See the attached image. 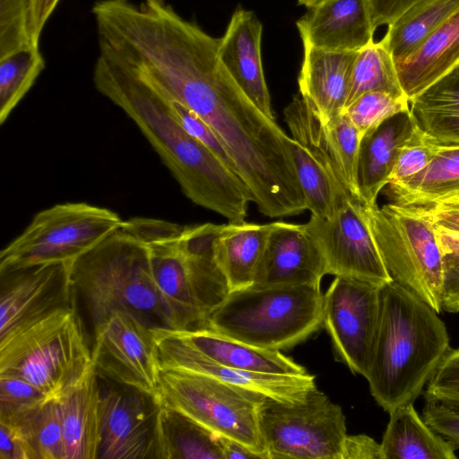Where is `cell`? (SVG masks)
Segmentation results:
<instances>
[{"instance_id":"cell-1","label":"cell","mask_w":459,"mask_h":459,"mask_svg":"<svg viewBox=\"0 0 459 459\" xmlns=\"http://www.w3.org/2000/svg\"><path fill=\"white\" fill-rule=\"evenodd\" d=\"M92 81L136 125L188 199L229 222L245 221L251 202L247 186L180 126L159 90L102 53L94 64Z\"/></svg>"},{"instance_id":"cell-2","label":"cell","mask_w":459,"mask_h":459,"mask_svg":"<svg viewBox=\"0 0 459 459\" xmlns=\"http://www.w3.org/2000/svg\"><path fill=\"white\" fill-rule=\"evenodd\" d=\"M437 312L395 281L380 287L377 331L365 378L388 413L413 403L450 351Z\"/></svg>"},{"instance_id":"cell-3","label":"cell","mask_w":459,"mask_h":459,"mask_svg":"<svg viewBox=\"0 0 459 459\" xmlns=\"http://www.w3.org/2000/svg\"><path fill=\"white\" fill-rule=\"evenodd\" d=\"M222 226L180 225L146 217L123 222L121 228L148 250L157 293L172 330L198 326L230 293L213 254Z\"/></svg>"},{"instance_id":"cell-4","label":"cell","mask_w":459,"mask_h":459,"mask_svg":"<svg viewBox=\"0 0 459 459\" xmlns=\"http://www.w3.org/2000/svg\"><path fill=\"white\" fill-rule=\"evenodd\" d=\"M71 280L93 327L121 311L152 329H172L148 250L122 228L72 264Z\"/></svg>"},{"instance_id":"cell-5","label":"cell","mask_w":459,"mask_h":459,"mask_svg":"<svg viewBox=\"0 0 459 459\" xmlns=\"http://www.w3.org/2000/svg\"><path fill=\"white\" fill-rule=\"evenodd\" d=\"M323 299L320 283L248 287L230 291L196 327L257 347L286 350L323 326Z\"/></svg>"},{"instance_id":"cell-6","label":"cell","mask_w":459,"mask_h":459,"mask_svg":"<svg viewBox=\"0 0 459 459\" xmlns=\"http://www.w3.org/2000/svg\"><path fill=\"white\" fill-rule=\"evenodd\" d=\"M76 307L58 309L0 338V375L31 383L58 399L92 368Z\"/></svg>"},{"instance_id":"cell-7","label":"cell","mask_w":459,"mask_h":459,"mask_svg":"<svg viewBox=\"0 0 459 459\" xmlns=\"http://www.w3.org/2000/svg\"><path fill=\"white\" fill-rule=\"evenodd\" d=\"M361 212L392 279L440 313L443 253L425 208L363 204Z\"/></svg>"},{"instance_id":"cell-8","label":"cell","mask_w":459,"mask_h":459,"mask_svg":"<svg viewBox=\"0 0 459 459\" xmlns=\"http://www.w3.org/2000/svg\"><path fill=\"white\" fill-rule=\"evenodd\" d=\"M114 211L87 203L57 204L37 212L0 252V273L67 263L91 250L123 225Z\"/></svg>"},{"instance_id":"cell-9","label":"cell","mask_w":459,"mask_h":459,"mask_svg":"<svg viewBox=\"0 0 459 459\" xmlns=\"http://www.w3.org/2000/svg\"><path fill=\"white\" fill-rule=\"evenodd\" d=\"M156 397L160 406L178 410L216 435L244 445L261 459H269L258 420L259 406L267 397L174 368H160Z\"/></svg>"},{"instance_id":"cell-10","label":"cell","mask_w":459,"mask_h":459,"mask_svg":"<svg viewBox=\"0 0 459 459\" xmlns=\"http://www.w3.org/2000/svg\"><path fill=\"white\" fill-rule=\"evenodd\" d=\"M258 420L269 459H341L345 415L316 385L299 403L265 398Z\"/></svg>"},{"instance_id":"cell-11","label":"cell","mask_w":459,"mask_h":459,"mask_svg":"<svg viewBox=\"0 0 459 459\" xmlns=\"http://www.w3.org/2000/svg\"><path fill=\"white\" fill-rule=\"evenodd\" d=\"M361 200H344L328 218L310 216L305 229L318 247L325 273L382 286L393 281L364 221Z\"/></svg>"},{"instance_id":"cell-12","label":"cell","mask_w":459,"mask_h":459,"mask_svg":"<svg viewBox=\"0 0 459 459\" xmlns=\"http://www.w3.org/2000/svg\"><path fill=\"white\" fill-rule=\"evenodd\" d=\"M380 287L335 276L323 299V326L337 357L353 374L366 376L380 309Z\"/></svg>"},{"instance_id":"cell-13","label":"cell","mask_w":459,"mask_h":459,"mask_svg":"<svg viewBox=\"0 0 459 459\" xmlns=\"http://www.w3.org/2000/svg\"><path fill=\"white\" fill-rule=\"evenodd\" d=\"M92 363L98 376L155 395L160 363L152 329L117 311L94 326Z\"/></svg>"},{"instance_id":"cell-14","label":"cell","mask_w":459,"mask_h":459,"mask_svg":"<svg viewBox=\"0 0 459 459\" xmlns=\"http://www.w3.org/2000/svg\"><path fill=\"white\" fill-rule=\"evenodd\" d=\"M160 404L155 395L120 385L101 392L98 458L156 459Z\"/></svg>"},{"instance_id":"cell-15","label":"cell","mask_w":459,"mask_h":459,"mask_svg":"<svg viewBox=\"0 0 459 459\" xmlns=\"http://www.w3.org/2000/svg\"><path fill=\"white\" fill-rule=\"evenodd\" d=\"M160 368L181 369L286 403L301 402L316 386L315 376H281L243 371L222 365L178 336L172 329H152Z\"/></svg>"},{"instance_id":"cell-16","label":"cell","mask_w":459,"mask_h":459,"mask_svg":"<svg viewBox=\"0 0 459 459\" xmlns=\"http://www.w3.org/2000/svg\"><path fill=\"white\" fill-rule=\"evenodd\" d=\"M71 266L48 264L0 273V338L58 309L76 307Z\"/></svg>"},{"instance_id":"cell-17","label":"cell","mask_w":459,"mask_h":459,"mask_svg":"<svg viewBox=\"0 0 459 459\" xmlns=\"http://www.w3.org/2000/svg\"><path fill=\"white\" fill-rule=\"evenodd\" d=\"M325 274L322 255L304 224L274 221L251 287L317 284Z\"/></svg>"},{"instance_id":"cell-18","label":"cell","mask_w":459,"mask_h":459,"mask_svg":"<svg viewBox=\"0 0 459 459\" xmlns=\"http://www.w3.org/2000/svg\"><path fill=\"white\" fill-rule=\"evenodd\" d=\"M263 25L252 11L238 7L219 41V56L238 86L267 117L275 120L264 78L261 43Z\"/></svg>"},{"instance_id":"cell-19","label":"cell","mask_w":459,"mask_h":459,"mask_svg":"<svg viewBox=\"0 0 459 459\" xmlns=\"http://www.w3.org/2000/svg\"><path fill=\"white\" fill-rule=\"evenodd\" d=\"M302 45L299 94L323 126L327 128L345 108L358 51H327L306 42Z\"/></svg>"},{"instance_id":"cell-20","label":"cell","mask_w":459,"mask_h":459,"mask_svg":"<svg viewBox=\"0 0 459 459\" xmlns=\"http://www.w3.org/2000/svg\"><path fill=\"white\" fill-rule=\"evenodd\" d=\"M302 42L327 51H359L374 40L368 0H327L297 22Z\"/></svg>"},{"instance_id":"cell-21","label":"cell","mask_w":459,"mask_h":459,"mask_svg":"<svg viewBox=\"0 0 459 459\" xmlns=\"http://www.w3.org/2000/svg\"><path fill=\"white\" fill-rule=\"evenodd\" d=\"M418 129L408 109L387 118L363 135L357 181L361 200L366 205L377 204V196L389 183L401 152Z\"/></svg>"},{"instance_id":"cell-22","label":"cell","mask_w":459,"mask_h":459,"mask_svg":"<svg viewBox=\"0 0 459 459\" xmlns=\"http://www.w3.org/2000/svg\"><path fill=\"white\" fill-rule=\"evenodd\" d=\"M94 366L58 398L65 459L98 458L100 443L101 390Z\"/></svg>"},{"instance_id":"cell-23","label":"cell","mask_w":459,"mask_h":459,"mask_svg":"<svg viewBox=\"0 0 459 459\" xmlns=\"http://www.w3.org/2000/svg\"><path fill=\"white\" fill-rule=\"evenodd\" d=\"M173 331L206 356L232 368L281 376L308 374L280 351L257 347L203 327Z\"/></svg>"},{"instance_id":"cell-24","label":"cell","mask_w":459,"mask_h":459,"mask_svg":"<svg viewBox=\"0 0 459 459\" xmlns=\"http://www.w3.org/2000/svg\"><path fill=\"white\" fill-rule=\"evenodd\" d=\"M458 65L459 10L395 67L402 90L411 100Z\"/></svg>"},{"instance_id":"cell-25","label":"cell","mask_w":459,"mask_h":459,"mask_svg":"<svg viewBox=\"0 0 459 459\" xmlns=\"http://www.w3.org/2000/svg\"><path fill=\"white\" fill-rule=\"evenodd\" d=\"M274 222L223 224L213 254L230 291L251 287Z\"/></svg>"},{"instance_id":"cell-26","label":"cell","mask_w":459,"mask_h":459,"mask_svg":"<svg viewBox=\"0 0 459 459\" xmlns=\"http://www.w3.org/2000/svg\"><path fill=\"white\" fill-rule=\"evenodd\" d=\"M383 436V459H455V449L419 416L413 403L389 412Z\"/></svg>"},{"instance_id":"cell-27","label":"cell","mask_w":459,"mask_h":459,"mask_svg":"<svg viewBox=\"0 0 459 459\" xmlns=\"http://www.w3.org/2000/svg\"><path fill=\"white\" fill-rule=\"evenodd\" d=\"M390 203L426 206L459 195V144H441L422 170L386 185Z\"/></svg>"},{"instance_id":"cell-28","label":"cell","mask_w":459,"mask_h":459,"mask_svg":"<svg viewBox=\"0 0 459 459\" xmlns=\"http://www.w3.org/2000/svg\"><path fill=\"white\" fill-rule=\"evenodd\" d=\"M426 134L441 144H459V65L410 100Z\"/></svg>"},{"instance_id":"cell-29","label":"cell","mask_w":459,"mask_h":459,"mask_svg":"<svg viewBox=\"0 0 459 459\" xmlns=\"http://www.w3.org/2000/svg\"><path fill=\"white\" fill-rule=\"evenodd\" d=\"M156 459H223L219 437L185 413L160 406Z\"/></svg>"},{"instance_id":"cell-30","label":"cell","mask_w":459,"mask_h":459,"mask_svg":"<svg viewBox=\"0 0 459 459\" xmlns=\"http://www.w3.org/2000/svg\"><path fill=\"white\" fill-rule=\"evenodd\" d=\"M457 10L459 0H418L390 24L381 39L394 63L411 56Z\"/></svg>"},{"instance_id":"cell-31","label":"cell","mask_w":459,"mask_h":459,"mask_svg":"<svg viewBox=\"0 0 459 459\" xmlns=\"http://www.w3.org/2000/svg\"><path fill=\"white\" fill-rule=\"evenodd\" d=\"M291 152L306 210L311 215L328 218L344 200L353 198L337 186L309 150L294 139Z\"/></svg>"},{"instance_id":"cell-32","label":"cell","mask_w":459,"mask_h":459,"mask_svg":"<svg viewBox=\"0 0 459 459\" xmlns=\"http://www.w3.org/2000/svg\"><path fill=\"white\" fill-rule=\"evenodd\" d=\"M375 91L405 95L394 60L381 40H372L357 52L345 108L362 94Z\"/></svg>"},{"instance_id":"cell-33","label":"cell","mask_w":459,"mask_h":459,"mask_svg":"<svg viewBox=\"0 0 459 459\" xmlns=\"http://www.w3.org/2000/svg\"><path fill=\"white\" fill-rule=\"evenodd\" d=\"M45 59L39 46L0 58V124L30 90L45 68Z\"/></svg>"},{"instance_id":"cell-34","label":"cell","mask_w":459,"mask_h":459,"mask_svg":"<svg viewBox=\"0 0 459 459\" xmlns=\"http://www.w3.org/2000/svg\"><path fill=\"white\" fill-rule=\"evenodd\" d=\"M16 425L30 446L35 459H65L58 400L50 398Z\"/></svg>"},{"instance_id":"cell-35","label":"cell","mask_w":459,"mask_h":459,"mask_svg":"<svg viewBox=\"0 0 459 459\" xmlns=\"http://www.w3.org/2000/svg\"><path fill=\"white\" fill-rule=\"evenodd\" d=\"M410 109V100L405 95L385 91H368L345 108L346 115L361 136L378 126L387 118Z\"/></svg>"},{"instance_id":"cell-36","label":"cell","mask_w":459,"mask_h":459,"mask_svg":"<svg viewBox=\"0 0 459 459\" xmlns=\"http://www.w3.org/2000/svg\"><path fill=\"white\" fill-rule=\"evenodd\" d=\"M325 131L350 192L361 200L357 181L361 134L344 114L325 128Z\"/></svg>"},{"instance_id":"cell-37","label":"cell","mask_w":459,"mask_h":459,"mask_svg":"<svg viewBox=\"0 0 459 459\" xmlns=\"http://www.w3.org/2000/svg\"><path fill=\"white\" fill-rule=\"evenodd\" d=\"M33 46L30 0H0V58Z\"/></svg>"},{"instance_id":"cell-38","label":"cell","mask_w":459,"mask_h":459,"mask_svg":"<svg viewBox=\"0 0 459 459\" xmlns=\"http://www.w3.org/2000/svg\"><path fill=\"white\" fill-rule=\"evenodd\" d=\"M48 399L44 392L25 379L0 375V421L16 424Z\"/></svg>"},{"instance_id":"cell-39","label":"cell","mask_w":459,"mask_h":459,"mask_svg":"<svg viewBox=\"0 0 459 459\" xmlns=\"http://www.w3.org/2000/svg\"><path fill=\"white\" fill-rule=\"evenodd\" d=\"M440 145L419 128L401 152L388 184L403 181L422 170L437 154Z\"/></svg>"},{"instance_id":"cell-40","label":"cell","mask_w":459,"mask_h":459,"mask_svg":"<svg viewBox=\"0 0 459 459\" xmlns=\"http://www.w3.org/2000/svg\"><path fill=\"white\" fill-rule=\"evenodd\" d=\"M425 398L459 411V348L443 358L427 384Z\"/></svg>"},{"instance_id":"cell-41","label":"cell","mask_w":459,"mask_h":459,"mask_svg":"<svg viewBox=\"0 0 459 459\" xmlns=\"http://www.w3.org/2000/svg\"><path fill=\"white\" fill-rule=\"evenodd\" d=\"M167 100L170 111L180 126L241 178L236 162L212 129L194 111L169 98Z\"/></svg>"},{"instance_id":"cell-42","label":"cell","mask_w":459,"mask_h":459,"mask_svg":"<svg viewBox=\"0 0 459 459\" xmlns=\"http://www.w3.org/2000/svg\"><path fill=\"white\" fill-rule=\"evenodd\" d=\"M425 399L423 420L432 430L448 441L455 450L459 449V411L437 401Z\"/></svg>"},{"instance_id":"cell-43","label":"cell","mask_w":459,"mask_h":459,"mask_svg":"<svg viewBox=\"0 0 459 459\" xmlns=\"http://www.w3.org/2000/svg\"><path fill=\"white\" fill-rule=\"evenodd\" d=\"M442 253V309L450 313H457L459 312V255Z\"/></svg>"},{"instance_id":"cell-44","label":"cell","mask_w":459,"mask_h":459,"mask_svg":"<svg viewBox=\"0 0 459 459\" xmlns=\"http://www.w3.org/2000/svg\"><path fill=\"white\" fill-rule=\"evenodd\" d=\"M0 459H35L16 424L0 421Z\"/></svg>"},{"instance_id":"cell-45","label":"cell","mask_w":459,"mask_h":459,"mask_svg":"<svg viewBox=\"0 0 459 459\" xmlns=\"http://www.w3.org/2000/svg\"><path fill=\"white\" fill-rule=\"evenodd\" d=\"M341 459H383L381 445L364 434L347 435Z\"/></svg>"},{"instance_id":"cell-46","label":"cell","mask_w":459,"mask_h":459,"mask_svg":"<svg viewBox=\"0 0 459 459\" xmlns=\"http://www.w3.org/2000/svg\"><path fill=\"white\" fill-rule=\"evenodd\" d=\"M375 30L390 24L404 10L418 0H368Z\"/></svg>"},{"instance_id":"cell-47","label":"cell","mask_w":459,"mask_h":459,"mask_svg":"<svg viewBox=\"0 0 459 459\" xmlns=\"http://www.w3.org/2000/svg\"><path fill=\"white\" fill-rule=\"evenodd\" d=\"M59 0H30V32L32 41L39 45L43 29Z\"/></svg>"},{"instance_id":"cell-48","label":"cell","mask_w":459,"mask_h":459,"mask_svg":"<svg viewBox=\"0 0 459 459\" xmlns=\"http://www.w3.org/2000/svg\"><path fill=\"white\" fill-rule=\"evenodd\" d=\"M423 207L436 227L459 232V205L435 203Z\"/></svg>"},{"instance_id":"cell-49","label":"cell","mask_w":459,"mask_h":459,"mask_svg":"<svg viewBox=\"0 0 459 459\" xmlns=\"http://www.w3.org/2000/svg\"><path fill=\"white\" fill-rule=\"evenodd\" d=\"M218 437L223 459H261L257 454L244 445L225 437Z\"/></svg>"},{"instance_id":"cell-50","label":"cell","mask_w":459,"mask_h":459,"mask_svg":"<svg viewBox=\"0 0 459 459\" xmlns=\"http://www.w3.org/2000/svg\"><path fill=\"white\" fill-rule=\"evenodd\" d=\"M442 252L459 255V232L436 227Z\"/></svg>"},{"instance_id":"cell-51","label":"cell","mask_w":459,"mask_h":459,"mask_svg":"<svg viewBox=\"0 0 459 459\" xmlns=\"http://www.w3.org/2000/svg\"><path fill=\"white\" fill-rule=\"evenodd\" d=\"M325 1H327V0H298L299 4L304 5L307 8L317 5Z\"/></svg>"},{"instance_id":"cell-52","label":"cell","mask_w":459,"mask_h":459,"mask_svg":"<svg viewBox=\"0 0 459 459\" xmlns=\"http://www.w3.org/2000/svg\"><path fill=\"white\" fill-rule=\"evenodd\" d=\"M437 203H443V204H447L459 205V202L458 201H454V200H450V199H446V200L439 201V202H437Z\"/></svg>"},{"instance_id":"cell-53","label":"cell","mask_w":459,"mask_h":459,"mask_svg":"<svg viewBox=\"0 0 459 459\" xmlns=\"http://www.w3.org/2000/svg\"><path fill=\"white\" fill-rule=\"evenodd\" d=\"M447 199H450V200L452 199V200H455V201H458V202H459V195H456L451 196V197H449V198H447Z\"/></svg>"}]
</instances>
